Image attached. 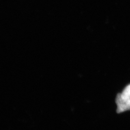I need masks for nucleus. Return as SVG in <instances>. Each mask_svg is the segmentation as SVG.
<instances>
[{
  "label": "nucleus",
  "mask_w": 130,
  "mask_h": 130,
  "mask_svg": "<svg viewBox=\"0 0 130 130\" xmlns=\"http://www.w3.org/2000/svg\"><path fill=\"white\" fill-rule=\"evenodd\" d=\"M116 102L118 107V113L130 110V98H125L121 93H119L117 96Z\"/></svg>",
  "instance_id": "obj_1"
},
{
  "label": "nucleus",
  "mask_w": 130,
  "mask_h": 130,
  "mask_svg": "<svg viewBox=\"0 0 130 130\" xmlns=\"http://www.w3.org/2000/svg\"><path fill=\"white\" fill-rule=\"evenodd\" d=\"M121 94L125 98H130V84L126 87Z\"/></svg>",
  "instance_id": "obj_2"
}]
</instances>
